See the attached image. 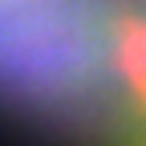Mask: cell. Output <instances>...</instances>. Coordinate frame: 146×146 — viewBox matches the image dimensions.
Returning <instances> with one entry per match:
<instances>
[{"mask_svg":"<svg viewBox=\"0 0 146 146\" xmlns=\"http://www.w3.org/2000/svg\"><path fill=\"white\" fill-rule=\"evenodd\" d=\"M114 29L110 0H0V110L41 130L122 138Z\"/></svg>","mask_w":146,"mask_h":146,"instance_id":"obj_1","label":"cell"},{"mask_svg":"<svg viewBox=\"0 0 146 146\" xmlns=\"http://www.w3.org/2000/svg\"><path fill=\"white\" fill-rule=\"evenodd\" d=\"M114 69L122 94V146H146V8L118 12Z\"/></svg>","mask_w":146,"mask_h":146,"instance_id":"obj_2","label":"cell"}]
</instances>
